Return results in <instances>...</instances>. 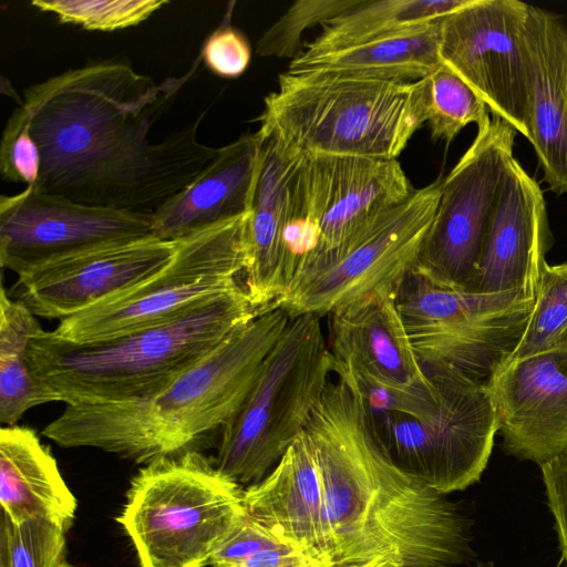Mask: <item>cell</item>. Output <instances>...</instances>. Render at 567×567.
Returning a JSON list of instances; mask_svg holds the SVG:
<instances>
[{
  "mask_svg": "<svg viewBox=\"0 0 567 567\" xmlns=\"http://www.w3.org/2000/svg\"><path fill=\"white\" fill-rule=\"evenodd\" d=\"M200 60L158 84L128 63L105 60L25 89L20 106L41 154L31 186L86 206L153 215L218 153L197 138L205 113L163 140L151 137Z\"/></svg>",
  "mask_w": 567,
  "mask_h": 567,
  "instance_id": "cell-1",
  "label": "cell"
},
{
  "mask_svg": "<svg viewBox=\"0 0 567 567\" xmlns=\"http://www.w3.org/2000/svg\"><path fill=\"white\" fill-rule=\"evenodd\" d=\"M303 432L321 482L333 566L388 559L455 567L471 559L466 516L394 464L344 379L330 380Z\"/></svg>",
  "mask_w": 567,
  "mask_h": 567,
  "instance_id": "cell-2",
  "label": "cell"
},
{
  "mask_svg": "<svg viewBox=\"0 0 567 567\" xmlns=\"http://www.w3.org/2000/svg\"><path fill=\"white\" fill-rule=\"evenodd\" d=\"M289 320L270 308L158 391L125 402L66 405L42 434L62 447H94L144 465L198 450L238 412Z\"/></svg>",
  "mask_w": 567,
  "mask_h": 567,
  "instance_id": "cell-3",
  "label": "cell"
},
{
  "mask_svg": "<svg viewBox=\"0 0 567 567\" xmlns=\"http://www.w3.org/2000/svg\"><path fill=\"white\" fill-rule=\"evenodd\" d=\"M259 313L241 287L110 340L73 343L42 330L30 340V367L52 402L137 400L172 382Z\"/></svg>",
  "mask_w": 567,
  "mask_h": 567,
  "instance_id": "cell-4",
  "label": "cell"
},
{
  "mask_svg": "<svg viewBox=\"0 0 567 567\" xmlns=\"http://www.w3.org/2000/svg\"><path fill=\"white\" fill-rule=\"evenodd\" d=\"M424 99V79L286 71L264 100L258 131L299 153L396 159L425 124Z\"/></svg>",
  "mask_w": 567,
  "mask_h": 567,
  "instance_id": "cell-5",
  "label": "cell"
},
{
  "mask_svg": "<svg viewBox=\"0 0 567 567\" xmlns=\"http://www.w3.org/2000/svg\"><path fill=\"white\" fill-rule=\"evenodd\" d=\"M247 517L244 487L190 450L144 465L117 520L140 567H204Z\"/></svg>",
  "mask_w": 567,
  "mask_h": 567,
  "instance_id": "cell-6",
  "label": "cell"
},
{
  "mask_svg": "<svg viewBox=\"0 0 567 567\" xmlns=\"http://www.w3.org/2000/svg\"><path fill=\"white\" fill-rule=\"evenodd\" d=\"M320 319L290 318L245 402L219 432L214 463L241 486L260 482L278 464L334 375Z\"/></svg>",
  "mask_w": 567,
  "mask_h": 567,
  "instance_id": "cell-7",
  "label": "cell"
},
{
  "mask_svg": "<svg viewBox=\"0 0 567 567\" xmlns=\"http://www.w3.org/2000/svg\"><path fill=\"white\" fill-rule=\"evenodd\" d=\"M250 213L178 239L172 259L135 285L59 321L51 333L73 343L110 340L145 329L243 286Z\"/></svg>",
  "mask_w": 567,
  "mask_h": 567,
  "instance_id": "cell-8",
  "label": "cell"
},
{
  "mask_svg": "<svg viewBox=\"0 0 567 567\" xmlns=\"http://www.w3.org/2000/svg\"><path fill=\"white\" fill-rule=\"evenodd\" d=\"M424 371L437 395L432 414L417 419L368 411L394 464L447 495L480 481L492 454L498 420L486 384L449 367Z\"/></svg>",
  "mask_w": 567,
  "mask_h": 567,
  "instance_id": "cell-9",
  "label": "cell"
},
{
  "mask_svg": "<svg viewBox=\"0 0 567 567\" xmlns=\"http://www.w3.org/2000/svg\"><path fill=\"white\" fill-rule=\"evenodd\" d=\"M534 302L516 291L478 293L443 287L414 272L396 299L423 369L453 368L487 386L517 348Z\"/></svg>",
  "mask_w": 567,
  "mask_h": 567,
  "instance_id": "cell-10",
  "label": "cell"
},
{
  "mask_svg": "<svg viewBox=\"0 0 567 567\" xmlns=\"http://www.w3.org/2000/svg\"><path fill=\"white\" fill-rule=\"evenodd\" d=\"M442 178L415 189L338 254L309 265L270 308L322 317L378 292L399 293L433 223Z\"/></svg>",
  "mask_w": 567,
  "mask_h": 567,
  "instance_id": "cell-11",
  "label": "cell"
},
{
  "mask_svg": "<svg viewBox=\"0 0 567 567\" xmlns=\"http://www.w3.org/2000/svg\"><path fill=\"white\" fill-rule=\"evenodd\" d=\"M517 132L499 117L478 128L442 178L436 213L413 270L435 285L466 290L474 277Z\"/></svg>",
  "mask_w": 567,
  "mask_h": 567,
  "instance_id": "cell-12",
  "label": "cell"
},
{
  "mask_svg": "<svg viewBox=\"0 0 567 567\" xmlns=\"http://www.w3.org/2000/svg\"><path fill=\"white\" fill-rule=\"evenodd\" d=\"M528 7L517 0H468L439 20L442 64L478 94L493 116L526 138Z\"/></svg>",
  "mask_w": 567,
  "mask_h": 567,
  "instance_id": "cell-13",
  "label": "cell"
},
{
  "mask_svg": "<svg viewBox=\"0 0 567 567\" xmlns=\"http://www.w3.org/2000/svg\"><path fill=\"white\" fill-rule=\"evenodd\" d=\"M154 236L153 215L86 206L33 186L0 197V264L17 276L102 245Z\"/></svg>",
  "mask_w": 567,
  "mask_h": 567,
  "instance_id": "cell-14",
  "label": "cell"
},
{
  "mask_svg": "<svg viewBox=\"0 0 567 567\" xmlns=\"http://www.w3.org/2000/svg\"><path fill=\"white\" fill-rule=\"evenodd\" d=\"M177 246L146 236L86 249L18 276L16 299L38 318L61 321L155 272Z\"/></svg>",
  "mask_w": 567,
  "mask_h": 567,
  "instance_id": "cell-15",
  "label": "cell"
},
{
  "mask_svg": "<svg viewBox=\"0 0 567 567\" xmlns=\"http://www.w3.org/2000/svg\"><path fill=\"white\" fill-rule=\"evenodd\" d=\"M301 164L319 226V246L305 269L338 254L415 190L396 159L302 153Z\"/></svg>",
  "mask_w": 567,
  "mask_h": 567,
  "instance_id": "cell-16",
  "label": "cell"
},
{
  "mask_svg": "<svg viewBox=\"0 0 567 567\" xmlns=\"http://www.w3.org/2000/svg\"><path fill=\"white\" fill-rule=\"evenodd\" d=\"M488 389L506 453L540 466L567 450V349L509 361Z\"/></svg>",
  "mask_w": 567,
  "mask_h": 567,
  "instance_id": "cell-17",
  "label": "cell"
},
{
  "mask_svg": "<svg viewBox=\"0 0 567 567\" xmlns=\"http://www.w3.org/2000/svg\"><path fill=\"white\" fill-rule=\"evenodd\" d=\"M550 240L543 190L514 157L501 186L476 272L466 290L516 291L535 299Z\"/></svg>",
  "mask_w": 567,
  "mask_h": 567,
  "instance_id": "cell-18",
  "label": "cell"
},
{
  "mask_svg": "<svg viewBox=\"0 0 567 567\" xmlns=\"http://www.w3.org/2000/svg\"><path fill=\"white\" fill-rule=\"evenodd\" d=\"M524 48L527 140L549 189L567 195V25L553 12L529 6Z\"/></svg>",
  "mask_w": 567,
  "mask_h": 567,
  "instance_id": "cell-19",
  "label": "cell"
},
{
  "mask_svg": "<svg viewBox=\"0 0 567 567\" xmlns=\"http://www.w3.org/2000/svg\"><path fill=\"white\" fill-rule=\"evenodd\" d=\"M244 505L281 544L333 566L321 482L303 431L260 482L244 488Z\"/></svg>",
  "mask_w": 567,
  "mask_h": 567,
  "instance_id": "cell-20",
  "label": "cell"
},
{
  "mask_svg": "<svg viewBox=\"0 0 567 567\" xmlns=\"http://www.w3.org/2000/svg\"><path fill=\"white\" fill-rule=\"evenodd\" d=\"M395 292H378L331 312L328 348L337 364L393 386L431 388L403 324Z\"/></svg>",
  "mask_w": 567,
  "mask_h": 567,
  "instance_id": "cell-21",
  "label": "cell"
},
{
  "mask_svg": "<svg viewBox=\"0 0 567 567\" xmlns=\"http://www.w3.org/2000/svg\"><path fill=\"white\" fill-rule=\"evenodd\" d=\"M261 147L262 136L257 131L218 148L207 167L153 214L154 236L177 240L250 213Z\"/></svg>",
  "mask_w": 567,
  "mask_h": 567,
  "instance_id": "cell-22",
  "label": "cell"
},
{
  "mask_svg": "<svg viewBox=\"0 0 567 567\" xmlns=\"http://www.w3.org/2000/svg\"><path fill=\"white\" fill-rule=\"evenodd\" d=\"M261 136L260 165L247 227L243 286L252 305L264 312L285 293L281 237L290 182L300 153L274 136Z\"/></svg>",
  "mask_w": 567,
  "mask_h": 567,
  "instance_id": "cell-23",
  "label": "cell"
},
{
  "mask_svg": "<svg viewBox=\"0 0 567 567\" xmlns=\"http://www.w3.org/2000/svg\"><path fill=\"white\" fill-rule=\"evenodd\" d=\"M0 503L11 523L39 518L68 532L78 502L50 449L24 425L0 430Z\"/></svg>",
  "mask_w": 567,
  "mask_h": 567,
  "instance_id": "cell-24",
  "label": "cell"
},
{
  "mask_svg": "<svg viewBox=\"0 0 567 567\" xmlns=\"http://www.w3.org/2000/svg\"><path fill=\"white\" fill-rule=\"evenodd\" d=\"M440 20V19H439ZM439 20L400 34L290 61L287 71H320L389 82H415L439 68Z\"/></svg>",
  "mask_w": 567,
  "mask_h": 567,
  "instance_id": "cell-25",
  "label": "cell"
},
{
  "mask_svg": "<svg viewBox=\"0 0 567 567\" xmlns=\"http://www.w3.org/2000/svg\"><path fill=\"white\" fill-rule=\"evenodd\" d=\"M468 0H360L326 21L301 53L317 54L393 37L432 23ZM300 53V54H301Z\"/></svg>",
  "mask_w": 567,
  "mask_h": 567,
  "instance_id": "cell-26",
  "label": "cell"
},
{
  "mask_svg": "<svg viewBox=\"0 0 567 567\" xmlns=\"http://www.w3.org/2000/svg\"><path fill=\"white\" fill-rule=\"evenodd\" d=\"M38 317L0 292V421L14 425L30 409L52 402L34 379L29 361L30 340L42 331Z\"/></svg>",
  "mask_w": 567,
  "mask_h": 567,
  "instance_id": "cell-27",
  "label": "cell"
},
{
  "mask_svg": "<svg viewBox=\"0 0 567 567\" xmlns=\"http://www.w3.org/2000/svg\"><path fill=\"white\" fill-rule=\"evenodd\" d=\"M424 116L433 142L450 144L468 124L489 123L486 103L456 73L441 64L424 78Z\"/></svg>",
  "mask_w": 567,
  "mask_h": 567,
  "instance_id": "cell-28",
  "label": "cell"
},
{
  "mask_svg": "<svg viewBox=\"0 0 567 567\" xmlns=\"http://www.w3.org/2000/svg\"><path fill=\"white\" fill-rule=\"evenodd\" d=\"M555 349H567V262L544 266L527 328L509 361Z\"/></svg>",
  "mask_w": 567,
  "mask_h": 567,
  "instance_id": "cell-29",
  "label": "cell"
},
{
  "mask_svg": "<svg viewBox=\"0 0 567 567\" xmlns=\"http://www.w3.org/2000/svg\"><path fill=\"white\" fill-rule=\"evenodd\" d=\"M65 534L45 519L13 524L1 513L0 567H72Z\"/></svg>",
  "mask_w": 567,
  "mask_h": 567,
  "instance_id": "cell-30",
  "label": "cell"
},
{
  "mask_svg": "<svg viewBox=\"0 0 567 567\" xmlns=\"http://www.w3.org/2000/svg\"><path fill=\"white\" fill-rule=\"evenodd\" d=\"M167 0H34L40 11L56 16L59 22L79 25L90 31H114L136 25Z\"/></svg>",
  "mask_w": 567,
  "mask_h": 567,
  "instance_id": "cell-31",
  "label": "cell"
},
{
  "mask_svg": "<svg viewBox=\"0 0 567 567\" xmlns=\"http://www.w3.org/2000/svg\"><path fill=\"white\" fill-rule=\"evenodd\" d=\"M360 0H299L295 2L257 41L260 56L296 59L302 52L303 32L354 7Z\"/></svg>",
  "mask_w": 567,
  "mask_h": 567,
  "instance_id": "cell-32",
  "label": "cell"
},
{
  "mask_svg": "<svg viewBox=\"0 0 567 567\" xmlns=\"http://www.w3.org/2000/svg\"><path fill=\"white\" fill-rule=\"evenodd\" d=\"M334 375L344 379L373 413H402L424 419L436 409L437 395L433 383L431 388L388 385L336 362Z\"/></svg>",
  "mask_w": 567,
  "mask_h": 567,
  "instance_id": "cell-33",
  "label": "cell"
},
{
  "mask_svg": "<svg viewBox=\"0 0 567 567\" xmlns=\"http://www.w3.org/2000/svg\"><path fill=\"white\" fill-rule=\"evenodd\" d=\"M41 154L21 106L14 110L3 130L0 173L4 181L34 185L39 178Z\"/></svg>",
  "mask_w": 567,
  "mask_h": 567,
  "instance_id": "cell-34",
  "label": "cell"
},
{
  "mask_svg": "<svg viewBox=\"0 0 567 567\" xmlns=\"http://www.w3.org/2000/svg\"><path fill=\"white\" fill-rule=\"evenodd\" d=\"M226 21L205 40L199 55L216 75L235 79L247 70L251 49L246 37Z\"/></svg>",
  "mask_w": 567,
  "mask_h": 567,
  "instance_id": "cell-35",
  "label": "cell"
},
{
  "mask_svg": "<svg viewBox=\"0 0 567 567\" xmlns=\"http://www.w3.org/2000/svg\"><path fill=\"white\" fill-rule=\"evenodd\" d=\"M285 546L258 523L247 517L216 549L208 565L236 567L251 555Z\"/></svg>",
  "mask_w": 567,
  "mask_h": 567,
  "instance_id": "cell-36",
  "label": "cell"
},
{
  "mask_svg": "<svg viewBox=\"0 0 567 567\" xmlns=\"http://www.w3.org/2000/svg\"><path fill=\"white\" fill-rule=\"evenodd\" d=\"M548 507L567 567V450L540 465Z\"/></svg>",
  "mask_w": 567,
  "mask_h": 567,
  "instance_id": "cell-37",
  "label": "cell"
},
{
  "mask_svg": "<svg viewBox=\"0 0 567 567\" xmlns=\"http://www.w3.org/2000/svg\"><path fill=\"white\" fill-rule=\"evenodd\" d=\"M236 567H327L305 554L289 547L280 546L262 549Z\"/></svg>",
  "mask_w": 567,
  "mask_h": 567,
  "instance_id": "cell-38",
  "label": "cell"
},
{
  "mask_svg": "<svg viewBox=\"0 0 567 567\" xmlns=\"http://www.w3.org/2000/svg\"><path fill=\"white\" fill-rule=\"evenodd\" d=\"M332 567H402L391 560L388 559H377L362 564H343V565H334Z\"/></svg>",
  "mask_w": 567,
  "mask_h": 567,
  "instance_id": "cell-39",
  "label": "cell"
},
{
  "mask_svg": "<svg viewBox=\"0 0 567 567\" xmlns=\"http://www.w3.org/2000/svg\"><path fill=\"white\" fill-rule=\"evenodd\" d=\"M474 567H495L493 563L478 564Z\"/></svg>",
  "mask_w": 567,
  "mask_h": 567,
  "instance_id": "cell-40",
  "label": "cell"
}]
</instances>
